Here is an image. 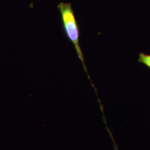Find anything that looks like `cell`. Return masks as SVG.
<instances>
[{
	"mask_svg": "<svg viewBox=\"0 0 150 150\" xmlns=\"http://www.w3.org/2000/svg\"><path fill=\"white\" fill-rule=\"evenodd\" d=\"M61 13L62 27L66 37L73 43L77 56L82 62L83 69L86 72L88 79L90 77L88 75L87 69L85 63L83 54L80 45V28L75 17L74 11L70 3L61 2L57 6Z\"/></svg>",
	"mask_w": 150,
	"mask_h": 150,
	"instance_id": "obj_1",
	"label": "cell"
},
{
	"mask_svg": "<svg viewBox=\"0 0 150 150\" xmlns=\"http://www.w3.org/2000/svg\"><path fill=\"white\" fill-rule=\"evenodd\" d=\"M138 62L144 64L150 69V54L141 52L139 54Z\"/></svg>",
	"mask_w": 150,
	"mask_h": 150,
	"instance_id": "obj_2",
	"label": "cell"
}]
</instances>
